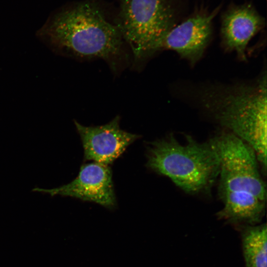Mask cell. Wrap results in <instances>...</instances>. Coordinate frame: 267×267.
<instances>
[{"instance_id":"cell-9","label":"cell","mask_w":267,"mask_h":267,"mask_svg":"<svg viewBox=\"0 0 267 267\" xmlns=\"http://www.w3.org/2000/svg\"><path fill=\"white\" fill-rule=\"evenodd\" d=\"M265 18L250 2L231 3L221 17L222 44L227 51H235L246 60L245 51L250 40L263 28Z\"/></svg>"},{"instance_id":"cell-4","label":"cell","mask_w":267,"mask_h":267,"mask_svg":"<svg viewBox=\"0 0 267 267\" xmlns=\"http://www.w3.org/2000/svg\"><path fill=\"white\" fill-rule=\"evenodd\" d=\"M206 98L205 104L219 123L253 149L266 174V75L255 85L236 87Z\"/></svg>"},{"instance_id":"cell-1","label":"cell","mask_w":267,"mask_h":267,"mask_svg":"<svg viewBox=\"0 0 267 267\" xmlns=\"http://www.w3.org/2000/svg\"><path fill=\"white\" fill-rule=\"evenodd\" d=\"M210 141L220 161L218 194L223 206L217 217L236 227L259 224L266 212L267 190L254 151L229 132Z\"/></svg>"},{"instance_id":"cell-5","label":"cell","mask_w":267,"mask_h":267,"mask_svg":"<svg viewBox=\"0 0 267 267\" xmlns=\"http://www.w3.org/2000/svg\"><path fill=\"white\" fill-rule=\"evenodd\" d=\"M175 0H121L116 26L135 57L154 53L161 39L177 24Z\"/></svg>"},{"instance_id":"cell-8","label":"cell","mask_w":267,"mask_h":267,"mask_svg":"<svg viewBox=\"0 0 267 267\" xmlns=\"http://www.w3.org/2000/svg\"><path fill=\"white\" fill-rule=\"evenodd\" d=\"M120 120L117 116L105 125L90 127L74 121L82 140L85 160L109 166L140 137L122 130Z\"/></svg>"},{"instance_id":"cell-2","label":"cell","mask_w":267,"mask_h":267,"mask_svg":"<svg viewBox=\"0 0 267 267\" xmlns=\"http://www.w3.org/2000/svg\"><path fill=\"white\" fill-rule=\"evenodd\" d=\"M57 54L112 60L120 55L123 37L93 2H84L53 15L37 33Z\"/></svg>"},{"instance_id":"cell-7","label":"cell","mask_w":267,"mask_h":267,"mask_svg":"<svg viewBox=\"0 0 267 267\" xmlns=\"http://www.w3.org/2000/svg\"><path fill=\"white\" fill-rule=\"evenodd\" d=\"M34 191L51 196H70L92 202L112 210L116 206L112 172L107 165L96 162L83 164L78 176L70 183L52 189Z\"/></svg>"},{"instance_id":"cell-3","label":"cell","mask_w":267,"mask_h":267,"mask_svg":"<svg viewBox=\"0 0 267 267\" xmlns=\"http://www.w3.org/2000/svg\"><path fill=\"white\" fill-rule=\"evenodd\" d=\"M146 167L169 178L185 192H208L218 178L220 161L209 140L201 143L190 136L184 143L173 134L149 143Z\"/></svg>"},{"instance_id":"cell-10","label":"cell","mask_w":267,"mask_h":267,"mask_svg":"<svg viewBox=\"0 0 267 267\" xmlns=\"http://www.w3.org/2000/svg\"><path fill=\"white\" fill-rule=\"evenodd\" d=\"M237 227L240 231L245 267H267L266 223Z\"/></svg>"},{"instance_id":"cell-6","label":"cell","mask_w":267,"mask_h":267,"mask_svg":"<svg viewBox=\"0 0 267 267\" xmlns=\"http://www.w3.org/2000/svg\"><path fill=\"white\" fill-rule=\"evenodd\" d=\"M221 7L219 5L212 11L203 6L197 8L164 35L154 52L162 49L172 50L194 65L202 57L211 40L213 21Z\"/></svg>"}]
</instances>
